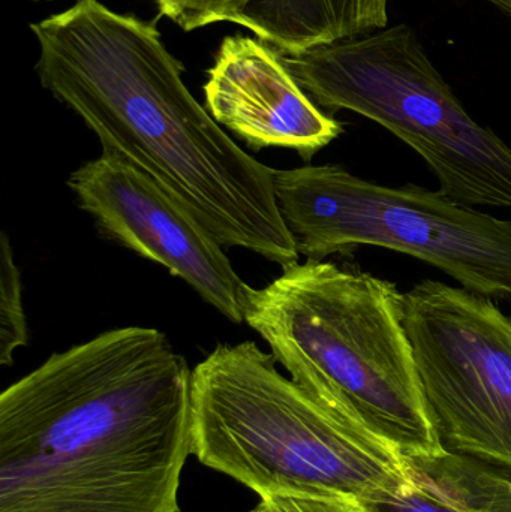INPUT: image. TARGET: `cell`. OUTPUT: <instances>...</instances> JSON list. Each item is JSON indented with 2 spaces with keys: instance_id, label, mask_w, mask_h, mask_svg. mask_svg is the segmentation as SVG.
Wrapping results in <instances>:
<instances>
[{
  "instance_id": "5",
  "label": "cell",
  "mask_w": 511,
  "mask_h": 512,
  "mask_svg": "<svg viewBox=\"0 0 511 512\" xmlns=\"http://www.w3.org/2000/svg\"><path fill=\"white\" fill-rule=\"evenodd\" d=\"M288 71L321 108L360 114L416 150L441 194L511 209V149L477 123L405 23L294 54Z\"/></svg>"
},
{
  "instance_id": "14",
  "label": "cell",
  "mask_w": 511,
  "mask_h": 512,
  "mask_svg": "<svg viewBox=\"0 0 511 512\" xmlns=\"http://www.w3.org/2000/svg\"><path fill=\"white\" fill-rule=\"evenodd\" d=\"M260 504L269 512H371L368 505L348 498L275 495L261 498Z\"/></svg>"
},
{
  "instance_id": "10",
  "label": "cell",
  "mask_w": 511,
  "mask_h": 512,
  "mask_svg": "<svg viewBox=\"0 0 511 512\" xmlns=\"http://www.w3.org/2000/svg\"><path fill=\"white\" fill-rule=\"evenodd\" d=\"M390 0H254L236 24L281 54L389 26Z\"/></svg>"
},
{
  "instance_id": "15",
  "label": "cell",
  "mask_w": 511,
  "mask_h": 512,
  "mask_svg": "<svg viewBox=\"0 0 511 512\" xmlns=\"http://www.w3.org/2000/svg\"><path fill=\"white\" fill-rule=\"evenodd\" d=\"M486 2L492 3L511 17V0H486Z\"/></svg>"
},
{
  "instance_id": "2",
  "label": "cell",
  "mask_w": 511,
  "mask_h": 512,
  "mask_svg": "<svg viewBox=\"0 0 511 512\" xmlns=\"http://www.w3.org/2000/svg\"><path fill=\"white\" fill-rule=\"evenodd\" d=\"M42 87L185 206L225 248L281 268L299 262L275 194V170L240 149L183 83L153 21L77 0L30 26Z\"/></svg>"
},
{
  "instance_id": "4",
  "label": "cell",
  "mask_w": 511,
  "mask_h": 512,
  "mask_svg": "<svg viewBox=\"0 0 511 512\" xmlns=\"http://www.w3.org/2000/svg\"><path fill=\"white\" fill-rule=\"evenodd\" d=\"M255 342L221 343L192 369V454L260 498L380 504L410 487L407 456L321 405Z\"/></svg>"
},
{
  "instance_id": "9",
  "label": "cell",
  "mask_w": 511,
  "mask_h": 512,
  "mask_svg": "<svg viewBox=\"0 0 511 512\" xmlns=\"http://www.w3.org/2000/svg\"><path fill=\"white\" fill-rule=\"evenodd\" d=\"M210 116L251 149L294 150L305 162L342 134L282 62L281 53L251 36H227L204 86Z\"/></svg>"
},
{
  "instance_id": "16",
  "label": "cell",
  "mask_w": 511,
  "mask_h": 512,
  "mask_svg": "<svg viewBox=\"0 0 511 512\" xmlns=\"http://www.w3.org/2000/svg\"><path fill=\"white\" fill-rule=\"evenodd\" d=\"M251 512H269L266 510V508L263 507V505L258 504L257 508H254Z\"/></svg>"
},
{
  "instance_id": "11",
  "label": "cell",
  "mask_w": 511,
  "mask_h": 512,
  "mask_svg": "<svg viewBox=\"0 0 511 512\" xmlns=\"http://www.w3.org/2000/svg\"><path fill=\"white\" fill-rule=\"evenodd\" d=\"M407 462L410 487L371 512H511V477L494 466L449 450Z\"/></svg>"
},
{
  "instance_id": "7",
  "label": "cell",
  "mask_w": 511,
  "mask_h": 512,
  "mask_svg": "<svg viewBox=\"0 0 511 512\" xmlns=\"http://www.w3.org/2000/svg\"><path fill=\"white\" fill-rule=\"evenodd\" d=\"M426 405L447 450L511 477V316L437 280L404 294Z\"/></svg>"
},
{
  "instance_id": "13",
  "label": "cell",
  "mask_w": 511,
  "mask_h": 512,
  "mask_svg": "<svg viewBox=\"0 0 511 512\" xmlns=\"http://www.w3.org/2000/svg\"><path fill=\"white\" fill-rule=\"evenodd\" d=\"M254 0H155L159 12L186 32L216 23L236 24Z\"/></svg>"
},
{
  "instance_id": "1",
  "label": "cell",
  "mask_w": 511,
  "mask_h": 512,
  "mask_svg": "<svg viewBox=\"0 0 511 512\" xmlns=\"http://www.w3.org/2000/svg\"><path fill=\"white\" fill-rule=\"evenodd\" d=\"M191 382L156 328L51 354L0 394V512H180Z\"/></svg>"
},
{
  "instance_id": "8",
  "label": "cell",
  "mask_w": 511,
  "mask_h": 512,
  "mask_svg": "<svg viewBox=\"0 0 511 512\" xmlns=\"http://www.w3.org/2000/svg\"><path fill=\"white\" fill-rule=\"evenodd\" d=\"M68 188L104 239L162 265L228 321L245 322L248 283L234 270L224 246L149 176L101 153L69 176Z\"/></svg>"
},
{
  "instance_id": "6",
  "label": "cell",
  "mask_w": 511,
  "mask_h": 512,
  "mask_svg": "<svg viewBox=\"0 0 511 512\" xmlns=\"http://www.w3.org/2000/svg\"><path fill=\"white\" fill-rule=\"evenodd\" d=\"M275 194L297 251L324 261L359 246L422 259L488 298L511 297V222L419 186L390 188L341 165L275 170Z\"/></svg>"
},
{
  "instance_id": "3",
  "label": "cell",
  "mask_w": 511,
  "mask_h": 512,
  "mask_svg": "<svg viewBox=\"0 0 511 512\" xmlns=\"http://www.w3.org/2000/svg\"><path fill=\"white\" fill-rule=\"evenodd\" d=\"M243 318L290 378L333 414L407 457L446 453L426 405L395 283L306 259L264 288L248 285Z\"/></svg>"
},
{
  "instance_id": "12",
  "label": "cell",
  "mask_w": 511,
  "mask_h": 512,
  "mask_svg": "<svg viewBox=\"0 0 511 512\" xmlns=\"http://www.w3.org/2000/svg\"><path fill=\"white\" fill-rule=\"evenodd\" d=\"M29 343L23 280L8 234H0V364H14V354Z\"/></svg>"
}]
</instances>
